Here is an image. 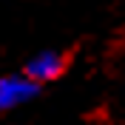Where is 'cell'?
<instances>
[{"label":"cell","instance_id":"1","mask_svg":"<svg viewBox=\"0 0 125 125\" xmlns=\"http://www.w3.org/2000/svg\"><path fill=\"white\" fill-rule=\"evenodd\" d=\"M31 97H37V83H31L29 77H3L0 80V111H9L29 102Z\"/></svg>","mask_w":125,"mask_h":125},{"label":"cell","instance_id":"2","mask_svg":"<svg viewBox=\"0 0 125 125\" xmlns=\"http://www.w3.org/2000/svg\"><path fill=\"white\" fill-rule=\"evenodd\" d=\"M62 68H65V60L57 51H40V54H34L26 62V77L40 85V83H48V80L60 77Z\"/></svg>","mask_w":125,"mask_h":125}]
</instances>
